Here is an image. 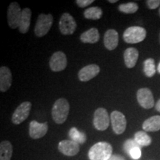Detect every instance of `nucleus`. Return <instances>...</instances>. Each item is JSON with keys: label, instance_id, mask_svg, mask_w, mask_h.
Masks as SVG:
<instances>
[{"label": "nucleus", "instance_id": "f257e3e1", "mask_svg": "<svg viewBox=\"0 0 160 160\" xmlns=\"http://www.w3.org/2000/svg\"><path fill=\"white\" fill-rule=\"evenodd\" d=\"M70 105L65 98H59L52 107L51 114L53 121L57 124H63L69 114Z\"/></svg>", "mask_w": 160, "mask_h": 160}, {"label": "nucleus", "instance_id": "f03ea898", "mask_svg": "<svg viewBox=\"0 0 160 160\" xmlns=\"http://www.w3.org/2000/svg\"><path fill=\"white\" fill-rule=\"evenodd\" d=\"M112 152L113 148L111 144L99 142L90 148L88 157L90 160H108L112 156Z\"/></svg>", "mask_w": 160, "mask_h": 160}, {"label": "nucleus", "instance_id": "7ed1b4c3", "mask_svg": "<svg viewBox=\"0 0 160 160\" xmlns=\"http://www.w3.org/2000/svg\"><path fill=\"white\" fill-rule=\"evenodd\" d=\"M147 36V31L142 27L131 26L123 33V39L128 44H136L142 42Z\"/></svg>", "mask_w": 160, "mask_h": 160}, {"label": "nucleus", "instance_id": "20e7f679", "mask_svg": "<svg viewBox=\"0 0 160 160\" xmlns=\"http://www.w3.org/2000/svg\"><path fill=\"white\" fill-rule=\"evenodd\" d=\"M53 22V17L51 13L45 14L41 13L37 18L34 33L38 37H42L48 33Z\"/></svg>", "mask_w": 160, "mask_h": 160}, {"label": "nucleus", "instance_id": "39448f33", "mask_svg": "<svg viewBox=\"0 0 160 160\" xmlns=\"http://www.w3.org/2000/svg\"><path fill=\"white\" fill-rule=\"evenodd\" d=\"M93 125L98 131H105L110 124V117L107 110L103 108L97 109L93 114Z\"/></svg>", "mask_w": 160, "mask_h": 160}, {"label": "nucleus", "instance_id": "423d86ee", "mask_svg": "<svg viewBox=\"0 0 160 160\" xmlns=\"http://www.w3.org/2000/svg\"><path fill=\"white\" fill-rule=\"evenodd\" d=\"M77 25L73 17L68 13H65L62 15L59 19V28L62 34L71 35L77 29Z\"/></svg>", "mask_w": 160, "mask_h": 160}, {"label": "nucleus", "instance_id": "0eeeda50", "mask_svg": "<svg viewBox=\"0 0 160 160\" xmlns=\"http://www.w3.org/2000/svg\"><path fill=\"white\" fill-rule=\"evenodd\" d=\"M22 12L20 6L17 2H12L8 8V24L12 29L19 28L20 19L22 17Z\"/></svg>", "mask_w": 160, "mask_h": 160}, {"label": "nucleus", "instance_id": "6e6552de", "mask_svg": "<svg viewBox=\"0 0 160 160\" xmlns=\"http://www.w3.org/2000/svg\"><path fill=\"white\" fill-rule=\"evenodd\" d=\"M111 121L112 128L116 134L119 135L123 133L127 126V120L125 116L122 112L114 111L111 114Z\"/></svg>", "mask_w": 160, "mask_h": 160}, {"label": "nucleus", "instance_id": "1a4fd4ad", "mask_svg": "<svg viewBox=\"0 0 160 160\" xmlns=\"http://www.w3.org/2000/svg\"><path fill=\"white\" fill-rule=\"evenodd\" d=\"M32 104L30 102H24L18 106L12 116V122L15 125H19L27 119L30 114Z\"/></svg>", "mask_w": 160, "mask_h": 160}, {"label": "nucleus", "instance_id": "9d476101", "mask_svg": "<svg viewBox=\"0 0 160 160\" xmlns=\"http://www.w3.org/2000/svg\"><path fill=\"white\" fill-rule=\"evenodd\" d=\"M137 98L139 105L145 109H151L156 105L153 93L151 90L147 88H142L138 90Z\"/></svg>", "mask_w": 160, "mask_h": 160}, {"label": "nucleus", "instance_id": "9b49d317", "mask_svg": "<svg viewBox=\"0 0 160 160\" xmlns=\"http://www.w3.org/2000/svg\"><path fill=\"white\" fill-rule=\"evenodd\" d=\"M67 57L63 52H55L50 59V68L52 71L59 72L64 71L67 67Z\"/></svg>", "mask_w": 160, "mask_h": 160}, {"label": "nucleus", "instance_id": "f8f14e48", "mask_svg": "<svg viewBox=\"0 0 160 160\" xmlns=\"http://www.w3.org/2000/svg\"><path fill=\"white\" fill-rule=\"evenodd\" d=\"M48 131V122L39 123L37 121L33 120L29 125V135L32 139H37L45 137Z\"/></svg>", "mask_w": 160, "mask_h": 160}, {"label": "nucleus", "instance_id": "ddd939ff", "mask_svg": "<svg viewBox=\"0 0 160 160\" xmlns=\"http://www.w3.org/2000/svg\"><path fill=\"white\" fill-rule=\"evenodd\" d=\"M58 149L67 157H73L79 152V145L71 139L62 140L58 145Z\"/></svg>", "mask_w": 160, "mask_h": 160}, {"label": "nucleus", "instance_id": "4468645a", "mask_svg": "<svg viewBox=\"0 0 160 160\" xmlns=\"http://www.w3.org/2000/svg\"><path fill=\"white\" fill-rule=\"evenodd\" d=\"M100 72V68L97 65L92 64L82 68L78 73V77L81 82H88L97 77Z\"/></svg>", "mask_w": 160, "mask_h": 160}, {"label": "nucleus", "instance_id": "2eb2a0df", "mask_svg": "<svg viewBox=\"0 0 160 160\" xmlns=\"http://www.w3.org/2000/svg\"><path fill=\"white\" fill-rule=\"evenodd\" d=\"M12 84V73L11 70L5 66L0 68V91H8Z\"/></svg>", "mask_w": 160, "mask_h": 160}, {"label": "nucleus", "instance_id": "dca6fc26", "mask_svg": "<svg viewBox=\"0 0 160 160\" xmlns=\"http://www.w3.org/2000/svg\"><path fill=\"white\" fill-rule=\"evenodd\" d=\"M119 44V33L113 29H109L104 35V45L108 51H113Z\"/></svg>", "mask_w": 160, "mask_h": 160}, {"label": "nucleus", "instance_id": "f3484780", "mask_svg": "<svg viewBox=\"0 0 160 160\" xmlns=\"http://www.w3.org/2000/svg\"><path fill=\"white\" fill-rule=\"evenodd\" d=\"M139 58V51L134 48H128L124 53V60L128 68H133L137 62Z\"/></svg>", "mask_w": 160, "mask_h": 160}, {"label": "nucleus", "instance_id": "a211bd4d", "mask_svg": "<svg viewBox=\"0 0 160 160\" xmlns=\"http://www.w3.org/2000/svg\"><path fill=\"white\" fill-rule=\"evenodd\" d=\"M31 10L28 8H24L22 10L19 25V28H18L20 33H26L29 31L30 25H31Z\"/></svg>", "mask_w": 160, "mask_h": 160}, {"label": "nucleus", "instance_id": "6ab92c4d", "mask_svg": "<svg viewBox=\"0 0 160 160\" xmlns=\"http://www.w3.org/2000/svg\"><path fill=\"white\" fill-rule=\"evenodd\" d=\"M80 40L83 43L94 44L99 40V33L96 28H92L84 32L80 36Z\"/></svg>", "mask_w": 160, "mask_h": 160}, {"label": "nucleus", "instance_id": "aec40b11", "mask_svg": "<svg viewBox=\"0 0 160 160\" xmlns=\"http://www.w3.org/2000/svg\"><path fill=\"white\" fill-rule=\"evenodd\" d=\"M145 132H156L160 130V116H153L146 119L142 124Z\"/></svg>", "mask_w": 160, "mask_h": 160}, {"label": "nucleus", "instance_id": "412c9836", "mask_svg": "<svg viewBox=\"0 0 160 160\" xmlns=\"http://www.w3.org/2000/svg\"><path fill=\"white\" fill-rule=\"evenodd\" d=\"M13 154V146L9 141H2L0 144V160H11Z\"/></svg>", "mask_w": 160, "mask_h": 160}, {"label": "nucleus", "instance_id": "4be33fe9", "mask_svg": "<svg viewBox=\"0 0 160 160\" xmlns=\"http://www.w3.org/2000/svg\"><path fill=\"white\" fill-rule=\"evenodd\" d=\"M68 136L71 140L78 143L79 145L84 144L86 142V139H87V137H86L85 133H84L83 132L79 131L77 128L74 127L71 128L70 129Z\"/></svg>", "mask_w": 160, "mask_h": 160}, {"label": "nucleus", "instance_id": "5701e85b", "mask_svg": "<svg viewBox=\"0 0 160 160\" xmlns=\"http://www.w3.org/2000/svg\"><path fill=\"white\" fill-rule=\"evenodd\" d=\"M134 140L140 147H147L152 142L151 137L148 135L145 131L137 132L134 135Z\"/></svg>", "mask_w": 160, "mask_h": 160}, {"label": "nucleus", "instance_id": "b1692460", "mask_svg": "<svg viewBox=\"0 0 160 160\" xmlns=\"http://www.w3.org/2000/svg\"><path fill=\"white\" fill-rule=\"evenodd\" d=\"M102 16V10L99 7H92L84 11V17L87 19L98 20Z\"/></svg>", "mask_w": 160, "mask_h": 160}, {"label": "nucleus", "instance_id": "393cba45", "mask_svg": "<svg viewBox=\"0 0 160 160\" xmlns=\"http://www.w3.org/2000/svg\"><path fill=\"white\" fill-rule=\"evenodd\" d=\"M157 68H156L155 61L152 58L147 59L144 62V73L147 77H153L155 75Z\"/></svg>", "mask_w": 160, "mask_h": 160}, {"label": "nucleus", "instance_id": "a878e982", "mask_svg": "<svg viewBox=\"0 0 160 160\" xmlns=\"http://www.w3.org/2000/svg\"><path fill=\"white\" fill-rule=\"evenodd\" d=\"M139 9V6L135 2L121 4L119 6V11L125 13H134Z\"/></svg>", "mask_w": 160, "mask_h": 160}, {"label": "nucleus", "instance_id": "bb28decb", "mask_svg": "<svg viewBox=\"0 0 160 160\" xmlns=\"http://www.w3.org/2000/svg\"><path fill=\"white\" fill-rule=\"evenodd\" d=\"M139 146L138 144L136 142L134 139H128L127 141L124 143V150L127 153H129V152L131 151L132 149L136 147ZM140 147V146H139Z\"/></svg>", "mask_w": 160, "mask_h": 160}, {"label": "nucleus", "instance_id": "cd10ccee", "mask_svg": "<svg viewBox=\"0 0 160 160\" xmlns=\"http://www.w3.org/2000/svg\"><path fill=\"white\" fill-rule=\"evenodd\" d=\"M128 154L130 155L133 159H139L140 157H141L142 152H141V148H140L139 146L138 147H136L134 148H133L131 151L129 152Z\"/></svg>", "mask_w": 160, "mask_h": 160}, {"label": "nucleus", "instance_id": "c85d7f7f", "mask_svg": "<svg viewBox=\"0 0 160 160\" xmlns=\"http://www.w3.org/2000/svg\"><path fill=\"white\" fill-rule=\"evenodd\" d=\"M148 7L149 8V9L151 10H154L157 9L160 5V0H148L146 1Z\"/></svg>", "mask_w": 160, "mask_h": 160}, {"label": "nucleus", "instance_id": "c756f323", "mask_svg": "<svg viewBox=\"0 0 160 160\" xmlns=\"http://www.w3.org/2000/svg\"><path fill=\"white\" fill-rule=\"evenodd\" d=\"M93 0H77L76 3L79 8H85L93 2Z\"/></svg>", "mask_w": 160, "mask_h": 160}, {"label": "nucleus", "instance_id": "7c9ffc66", "mask_svg": "<svg viewBox=\"0 0 160 160\" xmlns=\"http://www.w3.org/2000/svg\"><path fill=\"white\" fill-rule=\"evenodd\" d=\"M108 160H125V159L122 157V156L119 155V154H115V155H112L111 157L109 158Z\"/></svg>", "mask_w": 160, "mask_h": 160}, {"label": "nucleus", "instance_id": "2f4dec72", "mask_svg": "<svg viewBox=\"0 0 160 160\" xmlns=\"http://www.w3.org/2000/svg\"><path fill=\"white\" fill-rule=\"evenodd\" d=\"M155 108H156V110H157V111H159V113H160V99L158 100L157 102L156 103V105H155Z\"/></svg>", "mask_w": 160, "mask_h": 160}, {"label": "nucleus", "instance_id": "473e14b6", "mask_svg": "<svg viewBox=\"0 0 160 160\" xmlns=\"http://www.w3.org/2000/svg\"><path fill=\"white\" fill-rule=\"evenodd\" d=\"M110 3H116L117 2V0H109Z\"/></svg>", "mask_w": 160, "mask_h": 160}, {"label": "nucleus", "instance_id": "72a5a7b5", "mask_svg": "<svg viewBox=\"0 0 160 160\" xmlns=\"http://www.w3.org/2000/svg\"><path fill=\"white\" fill-rule=\"evenodd\" d=\"M157 71L159 72V73H160V62H159V65H158V67H157Z\"/></svg>", "mask_w": 160, "mask_h": 160}, {"label": "nucleus", "instance_id": "f704fd0d", "mask_svg": "<svg viewBox=\"0 0 160 160\" xmlns=\"http://www.w3.org/2000/svg\"><path fill=\"white\" fill-rule=\"evenodd\" d=\"M159 16H160V8H159Z\"/></svg>", "mask_w": 160, "mask_h": 160}, {"label": "nucleus", "instance_id": "c9c22d12", "mask_svg": "<svg viewBox=\"0 0 160 160\" xmlns=\"http://www.w3.org/2000/svg\"><path fill=\"white\" fill-rule=\"evenodd\" d=\"M159 38H160V36H159Z\"/></svg>", "mask_w": 160, "mask_h": 160}]
</instances>
